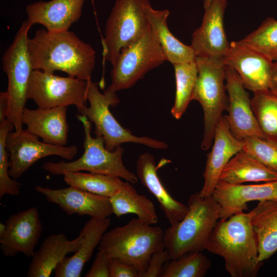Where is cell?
<instances>
[{
    "label": "cell",
    "instance_id": "cell-1",
    "mask_svg": "<svg viewBox=\"0 0 277 277\" xmlns=\"http://www.w3.org/2000/svg\"><path fill=\"white\" fill-rule=\"evenodd\" d=\"M28 51L33 70L52 73L60 70L68 76L91 80L95 51L73 32L37 30L33 37L28 39Z\"/></svg>",
    "mask_w": 277,
    "mask_h": 277
},
{
    "label": "cell",
    "instance_id": "cell-2",
    "mask_svg": "<svg viewBox=\"0 0 277 277\" xmlns=\"http://www.w3.org/2000/svg\"><path fill=\"white\" fill-rule=\"evenodd\" d=\"M252 211L219 220L206 250L221 256L231 277H255L263 265L259 260L258 243L253 229Z\"/></svg>",
    "mask_w": 277,
    "mask_h": 277
},
{
    "label": "cell",
    "instance_id": "cell-3",
    "mask_svg": "<svg viewBox=\"0 0 277 277\" xmlns=\"http://www.w3.org/2000/svg\"><path fill=\"white\" fill-rule=\"evenodd\" d=\"M187 206L184 217L164 232L165 247L170 260L206 249L220 219V207L212 196L203 197L199 192H195L189 197Z\"/></svg>",
    "mask_w": 277,
    "mask_h": 277
},
{
    "label": "cell",
    "instance_id": "cell-4",
    "mask_svg": "<svg viewBox=\"0 0 277 277\" xmlns=\"http://www.w3.org/2000/svg\"><path fill=\"white\" fill-rule=\"evenodd\" d=\"M165 248L162 229L138 217L105 232L98 244V250L106 252L111 258L136 267L140 277L146 271L152 254Z\"/></svg>",
    "mask_w": 277,
    "mask_h": 277
},
{
    "label": "cell",
    "instance_id": "cell-5",
    "mask_svg": "<svg viewBox=\"0 0 277 277\" xmlns=\"http://www.w3.org/2000/svg\"><path fill=\"white\" fill-rule=\"evenodd\" d=\"M198 74L192 100L202 106L204 133L201 147H211L217 125L228 104L225 77L227 66L224 57L196 56Z\"/></svg>",
    "mask_w": 277,
    "mask_h": 277
},
{
    "label": "cell",
    "instance_id": "cell-6",
    "mask_svg": "<svg viewBox=\"0 0 277 277\" xmlns=\"http://www.w3.org/2000/svg\"><path fill=\"white\" fill-rule=\"evenodd\" d=\"M76 116L84 127L83 154L72 162H46L43 165V169L54 175H63L65 171H87L117 176L130 183H136L138 179L137 175L128 170L123 162L124 148L119 146L113 151L107 149L102 136H91V122L87 117L79 113Z\"/></svg>",
    "mask_w": 277,
    "mask_h": 277
},
{
    "label": "cell",
    "instance_id": "cell-7",
    "mask_svg": "<svg viewBox=\"0 0 277 277\" xmlns=\"http://www.w3.org/2000/svg\"><path fill=\"white\" fill-rule=\"evenodd\" d=\"M86 98L90 106L86 107L83 115L94 124L95 135L103 137L105 147L108 150L113 151L121 144L127 143L142 144L157 149L168 148L165 142L147 136H135L130 130L120 125L109 109L110 106H116L120 100L109 87L102 93L97 83L91 80L88 81Z\"/></svg>",
    "mask_w": 277,
    "mask_h": 277
},
{
    "label": "cell",
    "instance_id": "cell-8",
    "mask_svg": "<svg viewBox=\"0 0 277 277\" xmlns=\"http://www.w3.org/2000/svg\"><path fill=\"white\" fill-rule=\"evenodd\" d=\"M31 26L23 23L11 45L2 58L3 69L6 73L8 101L7 118L14 126V131L23 129L22 115L27 100V90L32 67L28 51V32Z\"/></svg>",
    "mask_w": 277,
    "mask_h": 277
},
{
    "label": "cell",
    "instance_id": "cell-9",
    "mask_svg": "<svg viewBox=\"0 0 277 277\" xmlns=\"http://www.w3.org/2000/svg\"><path fill=\"white\" fill-rule=\"evenodd\" d=\"M149 0H116L102 41L104 59L113 63L125 48L142 37L150 24L145 6Z\"/></svg>",
    "mask_w": 277,
    "mask_h": 277
},
{
    "label": "cell",
    "instance_id": "cell-10",
    "mask_svg": "<svg viewBox=\"0 0 277 277\" xmlns=\"http://www.w3.org/2000/svg\"><path fill=\"white\" fill-rule=\"evenodd\" d=\"M166 60L151 26L140 39L124 48L112 63L111 84L114 92L132 87L150 70Z\"/></svg>",
    "mask_w": 277,
    "mask_h": 277
},
{
    "label": "cell",
    "instance_id": "cell-11",
    "mask_svg": "<svg viewBox=\"0 0 277 277\" xmlns=\"http://www.w3.org/2000/svg\"><path fill=\"white\" fill-rule=\"evenodd\" d=\"M88 81L68 76L62 77L40 70H33L27 90V98L32 100L38 108L67 107L74 105L83 114Z\"/></svg>",
    "mask_w": 277,
    "mask_h": 277
},
{
    "label": "cell",
    "instance_id": "cell-12",
    "mask_svg": "<svg viewBox=\"0 0 277 277\" xmlns=\"http://www.w3.org/2000/svg\"><path fill=\"white\" fill-rule=\"evenodd\" d=\"M6 148L9 153V173L16 179L23 175L38 160L50 155H57L68 160L77 153V147L50 144L38 140V137L23 129L11 131L7 136Z\"/></svg>",
    "mask_w": 277,
    "mask_h": 277
},
{
    "label": "cell",
    "instance_id": "cell-13",
    "mask_svg": "<svg viewBox=\"0 0 277 277\" xmlns=\"http://www.w3.org/2000/svg\"><path fill=\"white\" fill-rule=\"evenodd\" d=\"M224 61L235 71L245 89L253 93L270 89L273 62L242 40L230 43Z\"/></svg>",
    "mask_w": 277,
    "mask_h": 277
},
{
    "label": "cell",
    "instance_id": "cell-14",
    "mask_svg": "<svg viewBox=\"0 0 277 277\" xmlns=\"http://www.w3.org/2000/svg\"><path fill=\"white\" fill-rule=\"evenodd\" d=\"M228 104L224 115L232 134L243 141L249 137L266 139L254 116L251 98L235 71L227 67L225 77Z\"/></svg>",
    "mask_w": 277,
    "mask_h": 277
},
{
    "label": "cell",
    "instance_id": "cell-15",
    "mask_svg": "<svg viewBox=\"0 0 277 277\" xmlns=\"http://www.w3.org/2000/svg\"><path fill=\"white\" fill-rule=\"evenodd\" d=\"M227 0H204L201 26L192 33L191 46L196 56L224 57L229 47L224 28Z\"/></svg>",
    "mask_w": 277,
    "mask_h": 277
},
{
    "label": "cell",
    "instance_id": "cell-16",
    "mask_svg": "<svg viewBox=\"0 0 277 277\" xmlns=\"http://www.w3.org/2000/svg\"><path fill=\"white\" fill-rule=\"evenodd\" d=\"M5 233L0 236V247L6 256L22 253L30 258L39 240L43 225L36 207L12 214L5 222Z\"/></svg>",
    "mask_w": 277,
    "mask_h": 277
},
{
    "label": "cell",
    "instance_id": "cell-17",
    "mask_svg": "<svg viewBox=\"0 0 277 277\" xmlns=\"http://www.w3.org/2000/svg\"><path fill=\"white\" fill-rule=\"evenodd\" d=\"M34 190L46 200L58 205L67 215H89L90 218L105 219L113 214L110 197L91 193L69 186L52 189L37 185Z\"/></svg>",
    "mask_w": 277,
    "mask_h": 277
},
{
    "label": "cell",
    "instance_id": "cell-18",
    "mask_svg": "<svg viewBox=\"0 0 277 277\" xmlns=\"http://www.w3.org/2000/svg\"><path fill=\"white\" fill-rule=\"evenodd\" d=\"M212 196L220 207V220H225L247 209L249 202L277 200V180L250 185L219 181Z\"/></svg>",
    "mask_w": 277,
    "mask_h": 277
},
{
    "label": "cell",
    "instance_id": "cell-19",
    "mask_svg": "<svg viewBox=\"0 0 277 277\" xmlns=\"http://www.w3.org/2000/svg\"><path fill=\"white\" fill-rule=\"evenodd\" d=\"M212 146L211 151L207 155L203 174L204 184L199 192L203 197L212 195L223 168L243 148V141L232 134L224 115L217 125Z\"/></svg>",
    "mask_w": 277,
    "mask_h": 277
},
{
    "label": "cell",
    "instance_id": "cell-20",
    "mask_svg": "<svg viewBox=\"0 0 277 277\" xmlns=\"http://www.w3.org/2000/svg\"><path fill=\"white\" fill-rule=\"evenodd\" d=\"M85 0L39 1L26 6V21L30 26L43 25L52 32L68 30L80 18Z\"/></svg>",
    "mask_w": 277,
    "mask_h": 277
},
{
    "label": "cell",
    "instance_id": "cell-21",
    "mask_svg": "<svg viewBox=\"0 0 277 277\" xmlns=\"http://www.w3.org/2000/svg\"><path fill=\"white\" fill-rule=\"evenodd\" d=\"M67 107L29 109L25 108L22 123L29 132L42 138L45 143L58 146L67 144L69 125Z\"/></svg>",
    "mask_w": 277,
    "mask_h": 277
},
{
    "label": "cell",
    "instance_id": "cell-22",
    "mask_svg": "<svg viewBox=\"0 0 277 277\" xmlns=\"http://www.w3.org/2000/svg\"><path fill=\"white\" fill-rule=\"evenodd\" d=\"M154 156L148 152L141 154L136 162V173L142 184L154 196L170 225L182 220L188 211L187 205L175 200L161 182Z\"/></svg>",
    "mask_w": 277,
    "mask_h": 277
},
{
    "label": "cell",
    "instance_id": "cell-23",
    "mask_svg": "<svg viewBox=\"0 0 277 277\" xmlns=\"http://www.w3.org/2000/svg\"><path fill=\"white\" fill-rule=\"evenodd\" d=\"M83 239L84 235L81 231L79 235L72 240H68L62 233L48 236L31 257L27 276H50L57 265L68 253L77 250Z\"/></svg>",
    "mask_w": 277,
    "mask_h": 277
},
{
    "label": "cell",
    "instance_id": "cell-24",
    "mask_svg": "<svg viewBox=\"0 0 277 277\" xmlns=\"http://www.w3.org/2000/svg\"><path fill=\"white\" fill-rule=\"evenodd\" d=\"M110 224V219L90 218L81 231L84 239L80 247L71 256H65L54 270L55 277H80L85 263Z\"/></svg>",
    "mask_w": 277,
    "mask_h": 277
},
{
    "label": "cell",
    "instance_id": "cell-25",
    "mask_svg": "<svg viewBox=\"0 0 277 277\" xmlns=\"http://www.w3.org/2000/svg\"><path fill=\"white\" fill-rule=\"evenodd\" d=\"M149 22L156 33L159 42L166 58L172 65L195 61L196 54L191 46H187L171 33L167 25L169 11L167 9H154L150 3L145 8Z\"/></svg>",
    "mask_w": 277,
    "mask_h": 277
},
{
    "label": "cell",
    "instance_id": "cell-26",
    "mask_svg": "<svg viewBox=\"0 0 277 277\" xmlns=\"http://www.w3.org/2000/svg\"><path fill=\"white\" fill-rule=\"evenodd\" d=\"M251 220L259 247V260L263 262L277 251V200L260 201L251 210Z\"/></svg>",
    "mask_w": 277,
    "mask_h": 277
},
{
    "label": "cell",
    "instance_id": "cell-27",
    "mask_svg": "<svg viewBox=\"0 0 277 277\" xmlns=\"http://www.w3.org/2000/svg\"><path fill=\"white\" fill-rule=\"evenodd\" d=\"M276 180L277 171L264 165L242 150L230 159L219 177V181L231 184Z\"/></svg>",
    "mask_w": 277,
    "mask_h": 277
},
{
    "label": "cell",
    "instance_id": "cell-28",
    "mask_svg": "<svg viewBox=\"0 0 277 277\" xmlns=\"http://www.w3.org/2000/svg\"><path fill=\"white\" fill-rule=\"evenodd\" d=\"M110 200L113 213L118 218L124 214H134L150 225L158 221L153 203L145 196L139 194L129 182L110 197Z\"/></svg>",
    "mask_w": 277,
    "mask_h": 277
},
{
    "label": "cell",
    "instance_id": "cell-29",
    "mask_svg": "<svg viewBox=\"0 0 277 277\" xmlns=\"http://www.w3.org/2000/svg\"><path fill=\"white\" fill-rule=\"evenodd\" d=\"M64 180L69 186L110 197L121 189L126 182L120 177L94 173L65 171Z\"/></svg>",
    "mask_w": 277,
    "mask_h": 277
},
{
    "label": "cell",
    "instance_id": "cell-30",
    "mask_svg": "<svg viewBox=\"0 0 277 277\" xmlns=\"http://www.w3.org/2000/svg\"><path fill=\"white\" fill-rule=\"evenodd\" d=\"M175 77L176 91L171 113L175 119H180L192 101L197 78L198 70L195 61L173 65Z\"/></svg>",
    "mask_w": 277,
    "mask_h": 277
},
{
    "label": "cell",
    "instance_id": "cell-31",
    "mask_svg": "<svg viewBox=\"0 0 277 277\" xmlns=\"http://www.w3.org/2000/svg\"><path fill=\"white\" fill-rule=\"evenodd\" d=\"M251 105L266 138L277 142V94L270 89L254 92Z\"/></svg>",
    "mask_w": 277,
    "mask_h": 277
},
{
    "label": "cell",
    "instance_id": "cell-32",
    "mask_svg": "<svg viewBox=\"0 0 277 277\" xmlns=\"http://www.w3.org/2000/svg\"><path fill=\"white\" fill-rule=\"evenodd\" d=\"M211 265L202 252L189 253L167 262L161 277H203Z\"/></svg>",
    "mask_w": 277,
    "mask_h": 277
},
{
    "label": "cell",
    "instance_id": "cell-33",
    "mask_svg": "<svg viewBox=\"0 0 277 277\" xmlns=\"http://www.w3.org/2000/svg\"><path fill=\"white\" fill-rule=\"evenodd\" d=\"M241 40L272 61L277 60V20L275 18L267 17Z\"/></svg>",
    "mask_w": 277,
    "mask_h": 277
},
{
    "label": "cell",
    "instance_id": "cell-34",
    "mask_svg": "<svg viewBox=\"0 0 277 277\" xmlns=\"http://www.w3.org/2000/svg\"><path fill=\"white\" fill-rule=\"evenodd\" d=\"M14 129L13 124L8 119L0 123V198L5 195L18 196L20 193L21 183L12 179L9 173V153L6 148L8 134Z\"/></svg>",
    "mask_w": 277,
    "mask_h": 277
},
{
    "label": "cell",
    "instance_id": "cell-35",
    "mask_svg": "<svg viewBox=\"0 0 277 277\" xmlns=\"http://www.w3.org/2000/svg\"><path fill=\"white\" fill-rule=\"evenodd\" d=\"M243 141V151L277 171V142L258 137H249Z\"/></svg>",
    "mask_w": 277,
    "mask_h": 277
},
{
    "label": "cell",
    "instance_id": "cell-36",
    "mask_svg": "<svg viewBox=\"0 0 277 277\" xmlns=\"http://www.w3.org/2000/svg\"><path fill=\"white\" fill-rule=\"evenodd\" d=\"M170 260L168 251L165 248L155 251L141 277H161L165 264Z\"/></svg>",
    "mask_w": 277,
    "mask_h": 277
},
{
    "label": "cell",
    "instance_id": "cell-37",
    "mask_svg": "<svg viewBox=\"0 0 277 277\" xmlns=\"http://www.w3.org/2000/svg\"><path fill=\"white\" fill-rule=\"evenodd\" d=\"M110 256L105 251L98 250L94 262L85 277H110Z\"/></svg>",
    "mask_w": 277,
    "mask_h": 277
},
{
    "label": "cell",
    "instance_id": "cell-38",
    "mask_svg": "<svg viewBox=\"0 0 277 277\" xmlns=\"http://www.w3.org/2000/svg\"><path fill=\"white\" fill-rule=\"evenodd\" d=\"M110 277H140V273L134 266L116 258H111Z\"/></svg>",
    "mask_w": 277,
    "mask_h": 277
},
{
    "label": "cell",
    "instance_id": "cell-39",
    "mask_svg": "<svg viewBox=\"0 0 277 277\" xmlns=\"http://www.w3.org/2000/svg\"><path fill=\"white\" fill-rule=\"evenodd\" d=\"M8 109V101L6 92L0 93V123L4 122L7 118Z\"/></svg>",
    "mask_w": 277,
    "mask_h": 277
},
{
    "label": "cell",
    "instance_id": "cell-40",
    "mask_svg": "<svg viewBox=\"0 0 277 277\" xmlns=\"http://www.w3.org/2000/svg\"><path fill=\"white\" fill-rule=\"evenodd\" d=\"M270 90L277 94V60L273 62L270 84Z\"/></svg>",
    "mask_w": 277,
    "mask_h": 277
},
{
    "label": "cell",
    "instance_id": "cell-41",
    "mask_svg": "<svg viewBox=\"0 0 277 277\" xmlns=\"http://www.w3.org/2000/svg\"><path fill=\"white\" fill-rule=\"evenodd\" d=\"M7 228L6 224L0 223V236H2L5 232Z\"/></svg>",
    "mask_w": 277,
    "mask_h": 277
},
{
    "label": "cell",
    "instance_id": "cell-42",
    "mask_svg": "<svg viewBox=\"0 0 277 277\" xmlns=\"http://www.w3.org/2000/svg\"></svg>",
    "mask_w": 277,
    "mask_h": 277
}]
</instances>
